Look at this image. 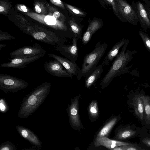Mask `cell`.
<instances>
[{
	"label": "cell",
	"instance_id": "74e56055",
	"mask_svg": "<svg viewBox=\"0 0 150 150\" xmlns=\"http://www.w3.org/2000/svg\"><path fill=\"white\" fill-rule=\"evenodd\" d=\"M21 8L24 12H26L27 11L26 7L24 6H21Z\"/></svg>",
	"mask_w": 150,
	"mask_h": 150
},
{
	"label": "cell",
	"instance_id": "cb8c5ba5",
	"mask_svg": "<svg viewBox=\"0 0 150 150\" xmlns=\"http://www.w3.org/2000/svg\"><path fill=\"white\" fill-rule=\"evenodd\" d=\"M66 6L73 15L79 17H85L86 13L82 10L69 4H66Z\"/></svg>",
	"mask_w": 150,
	"mask_h": 150
},
{
	"label": "cell",
	"instance_id": "d6a6232c",
	"mask_svg": "<svg viewBox=\"0 0 150 150\" xmlns=\"http://www.w3.org/2000/svg\"><path fill=\"white\" fill-rule=\"evenodd\" d=\"M142 142L147 146L150 147V137H146L143 139Z\"/></svg>",
	"mask_w": 150,
	"mask_h": 150
},
{
	"label": "cell",
	"instance_id": "8992f818",
	"mask_svg": "<svg viewBox=\"0 0 150 150\" xmlns=\"http://www.w3.org/2000/svg\"><path fill=\"white\" fill-rule=\"evenodd\" d=\"M46 51L39 44L25 46L11 52L10 54L12 58H27L41 54H45Z\"/></svg>",
	"mask_w": 150,
	"mask_h": 150
},
{
	"label": "cell",
	"instance_id": "8d00e7d4",
	"mask_svg": "<svg viewBox=\"0 0 150 150\" xmlns=\"http://www.w3.org/2000/svg\"><path fill=\"white\" fill-rule=\"evenodd\" d=\"M6 45L5 44H0V51H1L2 48L3 47H5Z\"/></svg>",
	"mask_w": 150,
	"mask_h": 150
},
{
	"label": "cell",
	"instance_id": "d6986e66",
	"mask_svg": "<svg viewBox=\"0 0 150 150\" xmlns=\"http://www.w3.org/2000/svg\"><path fill=\"white\" fill-rule=\"evenodd\" d=\"M117 118L114 117L109 120L98 133L97 137H107L114 126L116 123Z\"/></svg>",
	"mask_w": 150,
	"mask_h": 150
},
{
	"label": "cell",
	"instance_id": "1f68e13d",
	"mask_svg": "<svg viewBox=\"0 0 150 150\" xmlns=\"http://www.w3.org/2000/svg\"><path fill=\"white\" fill-rule=\"evenodd\" d=\"M15 39V38L8 34L7 33L1 32L0 34V41L4 40H11Z\"/></svg>",
	"mask_w": 150,
	"mask_h": 150
},
{
	"label": "cell",
	"instance_id": "7c38bea8",
	"mask_svg": "<svg viewBox=\"0 0 150 150\" xmlns=\"http://www.w3.org/2000/svg\"><path fill=\"white\" fill-rule=\"evenodd\" d=\"M49 57L59 61L70 75H77L80 70L76 62H73L66 58L58 56L53 53L48 54Z\"/></svg>",
	"mask_w": 150,
	"mask_h": 150
},
{
	"label": "cell",
	"instance_id": "ac0fdd59",
	"mask_svg": "<svg viewBox=\"0 0 150 150\" xmlns=\"http://www.w3.org/2000/svg\"><path fill=\"white\" fill-rule=\"evenodd\" d=\"M142 95L135 96L133 99V104L135 113L141 119H144V105Z\"/></svg>",
	"mask_w": 150,
	"mask_h": 150
},
{
	"label": "cell",
	"instance_id": "e575fe53",
	"mask_svg": "<svg viewBox=\"0 0 150 150\" xmlns=\"http://www.w3.org/2000/svg\"><path fill=\"white\" fill-rule=\"evenodd\" d=\"M35 8L36 12L38 13H40L41 12V9L38 5H36L35 6Z\"/></svg>",
	"mask_w": 150,
	"mask_h": 150
},
{
	"label": "cell",
	"instance_id": "7a4b0ae2",
	"mask_svg": "<svg viewBox=\"0 0 150 150\" xmlns=\"http://www.w3.org/2000/svg\"><path fill=\"white\" fill-rule=\"evenodd\" d=\"M129 42L127 39L121 52L116 56L108 72L101 81L100 84L102 88L108 86L114 78L126 73L129 68L127 65L133 58L136 51L127 50L125 52Z\"/></svg>",
	"mask_w": 150,
	"mask_h": 150
},
{
	"label": "cell",
	"instance_id": "603a6c76",
	"mask_svg": "<svg viewBox=\"0 0 150 150\" xmlns=\"http://www.w3.org/2000/svg\"><path fill=\"white\" fill-rule=\"evenodd\" d=\"M137 7L140 15L143 20L147 26H149L150 21L143 5L140 2H138L137 4Z\"/></svg>",
	"mask_w": 150,
	"mask_h": 150
},
{
	"label": "cell",
	"instance_id": "4dcf8cb0",
	"mask_svg": "<svg viewBox=\"0 0 150 150\" xmlns=\"http://www.w3.org/2000/svg\"><path fill=\"white\" fill-rule=\"evenodd\" d=\"M44 21L47 24L50 26H54L57 23L56 19L51 16H46L45 18Z\"/></svg>",
	"mask_w": 150,
	"mask_h": 150
},
{
	"label": "cell",
	"instance_id": "836d02e7",
	"mask_svg": "<svg viewBox=\"0 0 150 150\" xmlns=\"http://www.w3.org/2000/svg\"><path fill=\"white\" fill-rule=\"evenodd\" d=\"M60 13L58 11H55L53 14V16L56 19H58L60 16Z\"/></svg>",
	"mask_w": 150,
	"mask_h": 150
},
{
	"label": "cell",
	"instance_id": "7402d4cb",
	"mask_svg": "<svg viewBox=\"0 0 150 150\" xmlns=\"http://www.w3.org/2000/svg\"><path fill=\"white\" fill-rule=\"evenodd\" d=\"M70 25L71 31L75 38L79 39H82L81 36L82 28L74 20L70 21Z\"/></svg>",
	"mask_w": 150,
	"mask_h": 150
},
{
	"label": "cell",
	"instance_id": "5b68a950",
	"mask_svg": "<svg viewBox=\"0 0 150 150\" xmlns=\"http://www.w3.org/2000/svg\"><path fill=\"white\" fill-rule=\"evenodd\" d=\"M26 33L39 41L52 46L64 43L65 38L52 32L43 30H32L28 28Z\"/></svg>",
	"mask_w": 150,
	"mask_h": 150
},
{
	"label": "cell",
	"instance_id": "9c48e42d",
	"mask_svg": "<svg viewBox=\"0 0 150 150\" xmlns=\"http://www.w3.org/2000/svg\"><path fill=\"white\" fill-rule=\"evenodd\" d=\"M44 67L47 72L53 76L70 78L73 76L67 72L61 63L56 60L46 62Z\"/></svg>",
	"mask_w": 150,
	"mask_h": 150
},
{
	"label": "cell",
	"instance_id": "ffe728a7",
	"mask_svg": "<svg viewBox=\"0 0 150 150\" xmlns=\"http://www.w3.org/2000/svg\"><path fill=\"white\" fill-rule=\"evenodd\" d=\"M137 133L136 131L130 129L125 128L119 130L117 133L115 138L117 139L123 140L130 138Z\"/></svg>",
	"mask_w": 150,
	"mask_h": 150
},
{
	"label": "cell",
	"instance_id": "5bb4252c",
	"mask_svg": "<svg viewBox=\"0 0 150 150\" xmlns=\"http://www.w3.org/2000/svg\"><path fill=\"white\" fill-rule=\"evenodd\" d=\"M103 25L102 21L99 19H95L92 20L83 35L82 39L83 44H87L90 40L93 35Z\"/></svg>",
	"mask_w": 150,
	"mask_h": 150
},
{
	"label": "cell",
	"instance_id": "4316f807",
	"mask_svg": "<svg viewBox=\"0 0 150 150\" xmlns=\"http://www.w3.org/2000/svg\"><path fill=\"white\" fill-rule=\"evenodd\" d=\"M98 105L95 101H92L89 107V112L91 115L93 117H95L98 115Z\"/></svg>",
	"mask_w": 150,
	"mask_h": 150
},
{
	"label": "cell",
	"instance_id": "484cf974",
	"mask_svg": "<svg viewBox=\"0 0 150 150\" xmlns=\"http://www.w3.org/2000/svg\"><path fill=\"white\" fill-rule=\"evenodd\" d=\"M139 34L145 47L150 52V37L146 34L145 33L141 30L139 31Z\"/></svg>",
	"mask_w": 150,
	"mask_h": 150
},
{
	"label": "cell",
	"instance_id": "9a60e30c",
	"mask_svg": "<svg viewBox=\"0 0 150 150\" xmlns=\"http://www.w3.org/2000/svg\"><path fill=\"white\" fill-rule=\"evenodd\" d=\"M132 143L110 139L107 137H96L94 142L96 147L104 146L110 150L116 147Z\"/></svg>",
	"mask_w": 150,
	"mask_h": 150
},
{
	"label": "cell",
	"instance_id": "6da1fadb",
	"mask_svg": "<svg viewBox=\"0 0 150 150\" xmlns=\"http://www.w3.org/2000/svg\"><path fill=\"white\" fill-rule=\"evenodd\" d=\"M51 84L46 82L33 89L22 100L18 112V117L27 118L43 103L48 95Z\"/></svg>",
	"mask_w": 150,
	"mask_h": 150
},
{
	"label": "cell",
	"instance_id": "30bf717a",
	"mask_svg": "<svg viewBox=\"0 0 150 150\" xmlns=\"http://www.w3.org/2000/svg\"><path fill=\"white\" fill-rule=\"evenodd\" d=\"M45 55V54H41L27 58L8 59V60L10 62L1 64L0 65V67L5 68L18 69L26 67L28 64L43 57Z\"/></svg>",
	"mask_w": 150,
	"mask_h": 150
},
{
	"label": "cell",
	"instance_id": "d590c367",
	"mask_svg": "<svg viewBox=\"0 0 150 150\" xmlns=\"http://www.w3.org/2000/svg\"><path fill=\"white\" fill-rule=\"evenodd\" d=\"M53 1L58 4L62 6V2L60 0H53Z\"/></svg>",
	"mask_w": 150,
	"mask_h": 150
},
{
	"label": "cell",
	"instance_id": "8fae6325",
	"mask_svg": "<svg viewBox=\"0 0 150 150\" xmlns=\"http://www.w3.org/2000/svg\"><path fill=\"white\" fill-rule=\"evenodd\" d=\"M16 129L19 135L29 141L33 146L38 148H41L42 143L38 137L29 129L20 125H17Z\"/></svg>",
	"mask_w": 150,
	"mask_h": 150
},
{
	"label": "cell",
	"instance_id": "3957f363",
	"mask_svg": "<svg viewBox=\"0 0 150 150\" xmlns=\"http://www.w3.org/2000/svg\"><path fill=\"white\" fill-rule=\"evenodd\" d=\"M107 47L106 44L101 43L99 41L96 45L94 50L85 55L82 68L77 75L78 79H80L82 77H87L93 71L105 53Z\"/></svg>",
	"mask_w": 150,
	"mask_h": 150
},
{
	"label": "cell",
	"instance_id": "e0dca14e",
	"mask_svg": "<svg viewBox=\"0 0 150 150\" xmlns=\"http://www.w3.org/2000/svg\"><path fill=\"white\" fill-rule=\"evenodd\" d=\"M103 66L102 64L99 65L91 74L86 77L85 85L86 87L90 88L100 77L103 71Z\"/></svg>",
	"mask_w": 150,
	"mask_h": 150
},
{
	"label": "cell",
	"instance_id": "f1b7e54d",
	"mask_svg": "<svg viewBox=\"0 0 150 150\" xmlns=\"http://www.w3.org/2000/svg\"><path fill=\"white\" fill-rule=\"evenodd\" d=\"M9 110V107L6 101L3 98L0 100V111L2 113L7 112Z\"/></svg>",
	"mask_w": 150,
	"mask_h": 150
},
{
	"label": "cell",
	"instance_id": "44dd1931",
	"mask_svg": "<svg viewBox=\"0 0 150 150\" xmlns=\"http://www.w3.org/2000/svg\"><path fill=\"white\" fill-rule=\"evenodd\" d=\"M98 1L101 6L105 8L106 7V6L108 7V6H111L115 15L120 20L122 21L117 9L115 0H98Z\"/></svg>",
	"mask_w": 150,
	"mask_h": 150
},
{
	"label": "cell",
	"instance_id": "2e32d148",
	"mask_svg": "<svg viewBox=\"0 0 150 150\" xmlns=\"http://www.w3.org/2000/svg\"><path fill=\"white\" fill-rule=\"evenodd\" d=\"M127 39H122L117 42L110 50L106 55L101 64L103 66H107L110 62L118 54L120 48L125 44Z\"/></svg>",
	"mask_w": 150,
	"mask_h": 150
},
{
	"label": "cell",
	"instance_id": "d4e9b609",
	"mask_svg": "<svg viewBox=\"0 0 150 150\" xmlns=\"http://www.w3.org/2000/svg\"><path fill=\"white\" fill-rule=\"evenodd\" d=\"M144 110L146 115L147 119L150 118V100L148 96H142Z\"/></svg>",
	"mask_w": 150,
	"mask_h": 150
},
{
	"label": "cell",
	"instance_id": "4fadbf2b",
	"mask_svg": "<svg viewBox=\"0 0 150 150\" xmlns=\"http://www.w3.org/2000/svg\"><path fill=\"white\" fill-rule=\"evenodd\" d=\"M78 96L71 99V104L68 109V115L70 121L74 126L79 127L80 126V120L79 111Z\"/></svg>",
	"mask_w": 150,
	"mask_h": 150
},
{
	"label": "cell",
	"instance_id": "277c9868",
	"mask_svg": "<svg viewBox=\"0 0 150 150\" xmlns=\"http://www.w3.org/2000/svg\"><path fill=\"white\" fill-rule=\"evenodd\" d=\"M28 83L22 79L6 74H0V89L5 93H15L26 88Z\"/></svg>",
	"mask_w": 150,
	"mask_h": 150
},
{
	"label": "cell",
	"instance_id": "ba28073f",
	"mask_svg": "<svg viewBox=\"0 0 150 150\" xmlns=\"http://www.w3.org/2000/svg\"><path fill=\"white\" fill-rule=\"evenodd\" d=\"M119 13L121 14L126 21L133 24H136L137 16L131 6L124 0H115Z\"/></svg>",
	"mask_w": 150,
	"mask_h": 150
},
{
	"label": "cell",
	"instance_id": "52a82bcc",
	"mask_svg": "<svg viewBox=\"0 0 150 150\" xmlns=\"http://www.w3.org/2000/svg\"><path fill=\"white\" fill-rule=\"evenodd\" d=\"M78 39L73 38L72 44L67 45L64 44L54 46L55 50L59 52L66 58L73 62H76L78 56V48L77 43Z\"/></svg>",
	"mask_w": 150,
	"mask_h": 150
},
{
	"label": "cell",
	"instance_id": "f35d334b",
	"mask_svg": "<svg viewBox=\"0 0 150 150\" xmlns=\"http://www.w3.org/2000/svg\"><path fill=\"white\" fill-rule=\"evenodd\" d=\"M4 10V8L3 6H0V12H1L3 11Z\"/></svg>",
	"mask_w": 150,
	"mask_h": 150
},
{
	"label": "cell",
	"instance_id": "83f0119b",
	"mask_svg": "<svg viewBox=\"0 0 150 150\" xmlns=\"http://www.w3.org/2000/svg\"><path fill=\"white\" fill-rule=\"evenodd\" d=\"M0 150H16L14 144L9 141H6L2 143L0 146Z\"/></svg>",
	"mask_w": 150,
	"mask_h": 150
},
{
	"label": "cell",
	"instance_id": "f546056e",
	"mask_svg": "<svg viewBox=\"0 0 150 150\" xmlns=\"http://www.w3.org/2000/svg\"><path fill=\"white\" fill-rule=\"evenodd\" d=\"M122 150H142L141 148L133 144L121 146Z\"/></svg>",
	"mask_w": 150,
	"mask_h": 150
}]
</instances>
